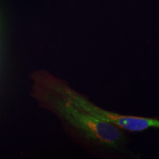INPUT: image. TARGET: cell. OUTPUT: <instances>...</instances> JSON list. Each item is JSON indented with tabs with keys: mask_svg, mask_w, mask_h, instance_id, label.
<instances>
[{
	"mask_svg": "<svg viewBox=\"0 0 159 159\" xmlns=\"http://www.w3.org/2000/svg\"><path fill=\"white\" fill-rule=\"evenodd\" d=\"M40 72L53 89L69 99L73 105L99 120L115 125L128 133H141L150 128L159 129L158 119L120 114L102 108L91 102L86 95L73 89L65 80L58 78L43 69H40Z\"/></svg>",
	"mask_w": 159,
	"mask_h": 159,
	"instance_id": "2",
	"label": "cell"
},
{
	"mask_svg": "<svg viewBox=\"0 0 159 159\" xmlns=\"http://www.w3.org/2000/svg\"><path fill=\"white\" fill-rule=\"evenodd\" d=\"M31 97L41 108L55 115L75 143L91 156L105 158H139L129 148L128 132L101 121L71 102L42 77L40 70L30 75Z\"/></svg>",
	"mask_w": 159,
	"mask_h": 159,
	"instance_id": "1",
	"label": "cell"
}]
</instances>
